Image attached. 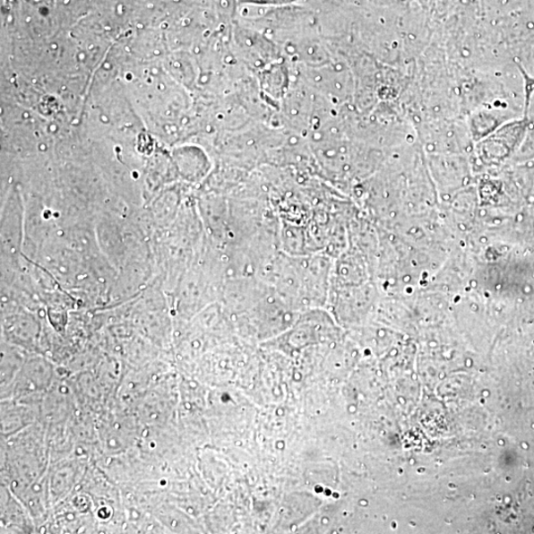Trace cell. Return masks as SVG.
Returning <instances> with one entry per match:
<instances>
[{
    "label": "cell",
    "instance_id": "1",
    "mask_svg": "<svg viewBox=\"0 0 534 534\" xmlns=\"http://www.w3.org/2000/svg\"><path fill=\"white\" fill-rule=\"evenodd\" d=\"M88 460L74 456L73 459H64L50 463L47 471V486H49L51 505H56L68 499L81 483L87 470Z\"/></svg>",
    "mask_w": 534,
    "mask_h": 534
},
{
    "label": "cell",
    "instance_id": "3",
    "mask_svg": "<svg viewBox=\"0 0 534 534\" xmlns=\"http://www.w3.org/2000/svg\"><path fill=\"white\" fill-rule=\"evenodd\" d=\"M3 438L11 437L26 427L35 425L36 406L15 399H4L2 402Z\"/></svg>",
    "mask_w": 534,
    "mask_h": 534
},
{
    "label": "cell",
    "instance_id": "2",
    "mask_svg": "<svg viewBox=\"0 0 534 534\" xmlns=\"http://www.w3.org/2000/svg\"><path fill=\"white\" fill-rule=\"evenodd\" d=\"M138 438L137 423L127 417L108 416L99 427V442L104 452L109 455L126 452Z\"/></svg>",
    "mask_w": 534,
    "mask_h": 534
},
{
    "label": "cell",
    "instance_id": "4",
    "mask_svg": "<svg viewBox=\"0 0 534 534\" xmlns=\"http://www.w3.org/2000/svg\"><path fill=\"white\" fill-rule=\"evenodd\" d=\"M36 529L30 512L16 495L2 485V530L8 532H32ZM2 531V532H3Z\"/></svg>",
    "mask_w": 534,
    "mask_h": 534
}]
</instances>
